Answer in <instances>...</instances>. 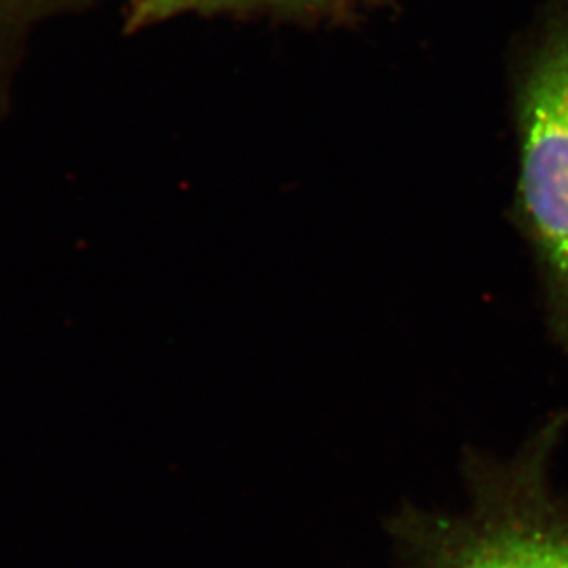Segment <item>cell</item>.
<instances>
[{
	"mask_svg": "<svg viewBox=\"0 0 568 568\" xmlns=\"http://www.w3.org/2000/svg\"><path fill=\"white\" fill-rule=\"evenodd\" d=\"M567 416H556L508 462L465 459L458 511L403 506L388 520L400 568H568V493L552 459Z\"/></svg>",
	"mask_w": 568,
	"mask_h": 568,
	"instance_id": "cell-1",
	"label": "cell"
},
{
	"mask_svg": "<svg viewBox=\"0 0 568 568\" xmlns=\"http://www.w3.org/2000/svg\"><path fill=\"white\" fill-rule=\"evenodd\" d=\"M517 213L547 286L552 331L568 347V0L548 13L515 91Z\"/></svg>",
	"mask_w": 568,
	"mask_h": 568,
	"instance_id": "cell-2",
	"label": "cell"
},
{
	"mask_svg": "<svg viewBox=\"0 0 568 568\" xmlns=\"http://www.w3.org/2000/svg\"><path fill=\"white\" fill-rule=\"evenodd\" d=\"M349 0H132L130 28L155 27L186 16H242V13H277L286 17L333 16L347 8Z\"/></svg>",
	"mask_w": 568,
	"mask_h": 568,
	"instance_id": "cell-3",
	"label": "cell"
}]
</instances>
